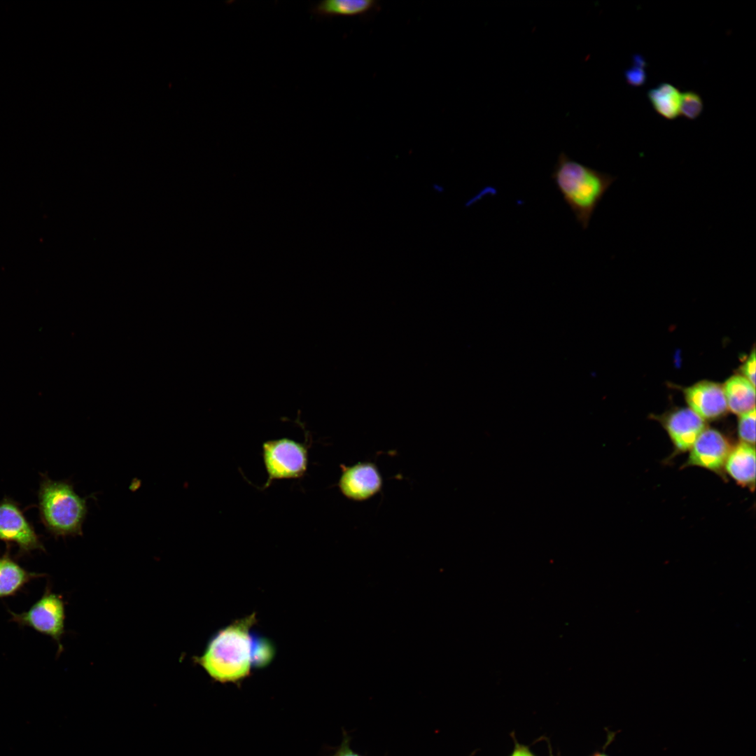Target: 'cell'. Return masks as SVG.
Here are the masks:
<instances>
[{
    "label": "cell",
    "mask_w": 756,
    "mask_h": 756,
    "mask_svg": "<svg viewBox=\"0 0 756 756\" xmlns=\"http://www.w3.org/2000/svg\"><path fill=\"white\" fill-rule=\"evenodd\" d=\"M255 613L237 620L220 629L209 640L196 662L216 681L237 682L247 677L253 668L254 634L251 627Z\"/></svg>",
    "instance_id": "obj_1"
},
{
    "label": "cell",
    "mask_w": 756,
    "mask_h": 756,
    "mask_svg": "<svg viewBox=\"0 0 756 756\" xmlns=\"http://www.w3.org/2000/svg\"><path fill=\"white\" fill-rule=\"evenodd\" d=\"M551 178L578 223L586 230L595 209L617 176L587 166L561 152Z\"/></svg>",
    "instance_id": "obj_2"
},
{
    "label": "cell",
    "mask_w": 756,
    "mask_h": 756,
    "mask_svg": "<svg viewBox=\"0 0 756 756\" xmlns=\"http://www.w3.org/2000/svg\"><path fill=\"white\" fill-rule=\"evenodd\" d=\"M37 496L39 518L48 533L55 538L82 536L87 498L80 497L70 481L41 474Z\"/></svg>",
    "instance_id": "obj_3"
},
{
    "label": "cell",
    "mask_w": 756,
    "mask_h": 756,
    "mask_svg": "<svg viewBox=\"0 0 756 756\" xmlns=\"http://www.w3.org/2000/svg\"><path fill=\"white\" fill-rule=\"evenodd\" d=\"M8 610L10 621L50 637L61 650L60 640L64 633L65 621L64 602L61 595L46 587L43 595L27 610L21 613Z\"/></svg>",
    "instance_id": "obj_4"
},
{
    "label": "cell",
    "mask_w": 756,
    "mask_h": 756,
    "mask_svg": "<svg viewBox=\"0 0 756 756\" xmlns=\"http://www.w3.org/2000/svg\"><path fill=\"white\" fill-rule=\"evenodd\" d=\"M262 457L269 479L300 478L308 464L307 447L300 442L283 438L262 444Z\"/></svg>",
    "instance_id": "obj_5"
},
{
    "label": "cell",
    "mask_w": 756,
    "mask_h": 756,
    "mask_svg": "<svg viewBox=\"0 0 756 756\" xmlns=\"http://www.w3.org/2000/svg\"><path fill=\"white\" fill-rule=\"evenodd\" d=\"M0 541L8 547L16 545L20 557L36 550L46 551L40 536L20 505L8 496L0 500Z\"/></svg>",
    "instance_id": "obj_6"
},
{
    "label": "cell",
    "mask_w": 756,
    "mask_h": 756,
    "mask_svg": "<svg viewBox=\"0 0 756 756\" xmlns=\"http://www.w3.org/2000/svg\"><path fill=\"white\" fill-rule=\"evenodd\" d=\"M338 486L347 498L362 501L378 493L382 486L377 466L370 462H358L351 466L341 465Z\"/></svg>",
    "instance_id": "obj_7"
},
{
    "label": "cell",
    "mask_w": 756,
    "mask_h": 756,
    "mask_svg": "<svg viewBox=\"0 0 756 756\" xmlns=\"http://www.w3.org/2000/svg\"><path fill=\"white\" fill-rule=\"evenodd\" d=\"M730 448L727 439L720 432L704 429L690 449L687 465L718 472L724 467Z\"/></svg>",
    "instance_id": "obj_8"
},
{
    "label": "cell",
    "mask_w": 756,
    "mask_h": 756,
    "mask_svg": "<svg viewBox=\"0 0 756 756\" xmlns=\"http://www.w3.org/2000/svg\"><path fill=\"white\" fill-rule=\"evenodd\" d=\"M690 409L704 420L715 419L727 410L723 387L715 382H699L684 391Z\"/></svg>",
    "instance_id": "obj_9"
},
{
    "label": "cell",
    "mask_w": 756,
    "mask_h": 756,
    "mask_svg": "<svg viewBox=\"0 0 756 756\" xmlns=\"http://www.w3.org/2000/svg\"><path fill=\"white\" fill-rule=\"evenodd\" d=\"M663 425L675 447L680 451L690 449L706 429L704 420L690 408H680L668 414Z\"/></svg>",
    "instance_id": "obj_10"
},
{
    "label": "cell",
    "mask_w": 756,
    "mask_h": 756,
    "mask_svg": "<svg viewBox=\"0 0 756 756\" xmlns=\"http://www.w3.org/2000/svg\"><path fill=\"white\" fill-rule=\"evenodd\" d=\"M9 547L0 556V598L15 596L31 580L45 574L30 572L10 554Z\"/></svg>",
    "instance_id": "obj_11"
},
{
    "label": "cell",
    "mask_w": 756,
    "mask_h": 756,
    "mask_svg": "<svg viewBox=\"0 0 756 756\" xmlns=\"http://www.w3.org/2000/svg\"><path fill=\"white\" fill-rule=\"evenodd\" d=\"M725 470L741 486L754 489L755 482V450L752 445L741 442L731 449Z\"/></svg>",
    "instance_id": "obj_12"
},
{
    "label": "cell",
    "mask_w": 756,
    "mask_h": 756,
    "mask_svg": "<svg viewBox=\"0 0 756 756\" xmlns=\"http://www.w3.org/2000/svg\"><path fill=\"white\" fill-rule=\"evenodd\" d=\"M723 387L727 408L741 415L755 409V386L743 376L734 375Z\"/></svg>",
    "instance_id": "obj_13"
},
{
    "label": "cell",
    "mask_w": 756,
    "mask_h": 756,
    "mask_svg": "<svg viewBox=\"0 0 756 756\" xmlns=\"http://www.w3.org/2000/svg\"><path fill=\"white\" fill-rule=\"evenodd\" d=\"M374 0H327L315 4L312 11L321 17L363 15L379 8Z\"/></svg>",
    "instance_id": "obj_14"
},
{
    "label": "cell",
    "mask_w": 756,
    "mask_h": 756,
    "mask_svg": "<svg viewBox=\"0 0 756 756\" xmlns=\"http://www.w3.org/2000/svg\"><path fill=\"white\" fill-rule=\"evenodd\" d=\"M648 99L654 109L661 116L668 120L680 114L681 94L669 83H662L648 92Z\"/></svg>",
    "instance_id": "obj_15"
},
{
    "label": "cell",
    "mask_w": 756,
    "mask_h": 756,
    "mask_svg": "<svg viewBox=\"0 0 756 756\" xmlns=\"http://www.w3.org/2000/svg\"><path fill=\"white\" fill-rule=\"evenodd\" d=\"M275 654L274 645L267 639L254 634L253 648V667L267 666Z\"/></svg>",
    "instance_id": "obj_16"
},
{
    "label": "cell",
    "mask_w": 756,
    "mask_h": 756,
    "mask_svg": "<svg viewBox=\"0 0 756 756\" xmlns=\"http://www.w3.org/2000/svg\"><path fill=\"white\" fill-rule=\"evenodd\" d=\"M703 108V101L697 93L687 91L681 94L680 114L684 117L694 120L701 113Z\"/></svg>",
    "instance_id": "obj_17"
},
{
    "label": "cell",
    "mask_w": 756,
    "mask_h": 756,
    "mask_svg": "<svg viewBox=\"0 0 756 756\" xmlns=\"http://www.w3.org/2000/svg\"><path fill=\"white\" fill-rule=\"evenodd\" d=\"M738 433L741 442L754 446L755 442V409L740 415Z\"/></svg>",
    "instance_id": "obj_18"
},
{
    "label": "cell",
    "mask_w": 756,
    "mask_h": 756,
    "mask_svg": "<svg viewBox=\"0 0 756 756\" xmlns=\"http://www.w3.org/2000/svg\"><path fill=\"white\" fill-rule=\"evenodd\" d=\"M625 78L627 83L634 86H639L645 83V61L642 57L634 56L633 66L626 71Z\"/></svg>",
    "instance_id": "obj_19"
},
{
    "label": "cell",
    "mask_w": 756,
    "mask_h": 756,
    "mask_svg": "<svg viewBox=\"0 0 756 756\" xmlns=\"http://www.w3.org/2000/svg\"><path fill=\"white\" fill-rule=\"evenodd\" d=\"M743 377L755 386V352L752 350L742 366Z\"/></svg>",
    "instance_id": "obj_20"
},
{
    "label": "cell",
    "mask_w": 756,
    "mask_h": 756,
    "mask_svg": "<svg viewBox=\"0 0 756 756\" xmlns=\"http://www.w3.org/2000/svg\"><path fill=\"white\" fill-rule=\"evenodd\" d=\"M510 756H536L528 747L516 743Z\"/></svg>",
    "instance_id": "obj_21"
},
{
    "label": "cell",
    "mask_w": 756,
    "mask_h": 756,
    "mask_svg": "<svg viewBox=\"0 0 756 756\" xmlns=\"http://www.w3.org/2000/svg\"><path fill=\"white\" fill-rule=\"evenodd\" d=\"M333 756H362L354 752L349 746L346 741H344L341 747Z\"/></svg>",
    "instance_id": "obj_22"
},
{
    "label": "cell",
    "mask_w": 756,
    "mask_h": 756,
    "mask_svg": "<svg viewBox=\"0 0 756 756\" xmlns=\"http://www.w3.org/2000/svg\"><path fill=\"white\" fill-rule=\"evenodd\" d=\"M591 756H609V755H607V754H606V752H601V751H598V752H594V754H593L592 755H591Z\"/></svg>",
    "instance_id": "obj_23"
}]
</instances>
